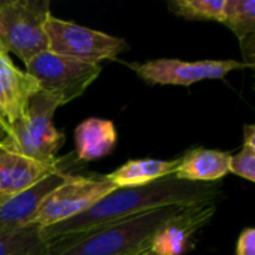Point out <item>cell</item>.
Instances as JSON below:
<instances>
[{
  "label": "cell",
  "instance_id": "9c48e42d",
  "mask_svg": "<svg viewBox=\"0 0 255 255\" xmlns=\"http://www.w3.org/2000/svg\"><path fill=\"white\" fill-rule=\"evenodd\" d=\"M215 209V202L184 206L154 232L145 248L136 255H184L193 236L211 221Z\"/></svg>",
  "mask_w": 255,
  "mask_h": 255
},
{
  "label": "cell",
  "instance_id": "ffe728a7",
  "mask_svg": "<svg viewBox=\"0 0 255 255\" xmlns=\"http://www.w3.org/2000/svg\"><path fill=\"white\" fill-rule=\"evenodd\" d=\"M236 255H255V230L253 227H248L241 233Z\"/></svg>",
  "mask_w": 255,
  "mask_h": 255
},
{
  "label": "cell",
  "instance_id": "8992f818",
  "mask_svg": "<svg viewBox=\"0 0 255 255\" xmlns=\"http://www.w3.org/2000/svg\"><path fill=\"white\" fill-rule=\"evenodd\" d=\"M45 33L48 51L84 63L100 64L103 60L117 58L128 48L124 39L57 18L52 13L46 19Z\"/></svg>",
  "mask_w": 255,
  "mask_h": 255
},
{
  "label": "cell",
  "instance_id": "7c38bea8",
  "mask_svg": "<svg viewBox=\"0 0 255 255\" xmlns=\"http://www.w3.org/2000/svg\"><path fill=\"white\" fill-rule=\"evenodd\" d=\"M61 161L58 158L54 164L39 163L0 145V197L18 194L51 173L63 170Z\"/></svg>",
  "mask_w": 255,
  "mask_h": 255
},
{
  "label": "cell",
  "instance_id": "4fadbf2b",
  "mask_svg": "<svg viewBox=\"0 0 255 255\" xmlns=\"http://www.w3.org/2000/svg\"><path fill=\"white\" fill-rule=\"evenodd\" d=\"M230 155V152L217 149H193L181 157V163L173 176L188 182H217L229 173Z\"/></svg>",
  "mask_w": 255,
  "mask_h": 255
},
{
  "label": "cell",
  "instance_id": "2e32d148",
  "mask_svg": "<svg viewBox=\"0 0 255 255\" xmlns=\"http://www.w3.org/2000/svg\"><path fill=\"white\" fill-rule=\"evenodd\" d=\"M0 255H48V242L39 227L0 233Z\"/></svg>",
  "mask_w": 255,
  "mask_h": 255
},
{
  "label": "cell",
  "instance_id": "6da1fadb",
  "mask_svg": "<svg viewBox=\"0 0 255 255\" xmlns=\"http://www.w3.org/2000/svg\"><path fill=\"white\" fill-rule=\"evenodd\" d=\"M218 194L220 187L214 184L181 181L170 175L146 185L118 187L96 202L84 214L55 226L40 229V235L49 242L61 236L82 233L157 208L215 202Z\"/></svg>",
  "mask_w": 255,
  "mask_h": 255
},
{
  "label": "cell",
  "instance_id": "44dd1931",
  "mask_svg": "<svg viewBox=\"0 0 255 255\" xmlns=\"http://www.w3.org/2000/svg\"><path fill=\"white\" fill-rule=\"evenodd\" d=\"M7 136H9V130H7V127H6L4 121H3L1 117H0V145L7 139Z\"/></svg>",
  "mask_w": 255,
  "mask_h": 255
},
{
  "label": "cell",
  "instance_id": "9a60e30c",
  "mask_svg": "<svg viewBox=\"0 0 255 255\" xmlns=\"http://www.w3.org/2000/svg\"><path fill=\"white\" fill-rule=\"evenodd\" d=\"M181 158L164 161V160H131L106 175V178L117 187H139L146 185L161 178L170 176L176 172Z\"/></svg>",
  "mask_w": 255,
  "mask_h": 255
},
{
  "label": "cell",
  "instance_id": "e0dca14e",
  "mask_svg": "<svg viewBox=\"0 0 255 255\" xmlns=\"http://www.w3.org/2000/svg\"><path fill=\"white\" fill-rule=\"evenodd\" d=\"M221 22L227 25L241 40L255 30L254 0H226Z\"/></svg>",
  "mask_w": 255,
  "mask_h": 255
},
{
  "label": "cell",
  "instance_id": "7a4b0ae2",
  "mask_svg": "<svg viewBox=\"0 0 255 255\" xmlns=\"http://www.w3.org/2000/svg\"><path fill=\"white\" fill-rule=\"evenodd\" d=\"M184 206L157 208L48 242V255H136L154 232Z\"/></svg>",
  "mask_w": 255,
  "mask_h": 255
},
{
  "label": "cell",
  "instance_id": "30bf717a",
  "mask_svg": "<svg viewBox=\"0 0 255 255\" xmlns=\"http://www.w3.org/2000/svg\"><path fill=\"white\" fill-rule=\"evenodd\" d=\"M69 176L70 175L63 170H58L18 194L0 197V233H12L33 227L42 202L55 188L64 184Z\"/></svg>",
  "mask_w": 255,
  "mask_h": 255
},
{
  "label": "cell",
  "instance_id": "5bb4252c",
  "mask_svg": "<svg viewBox=\"0 0 255 255\" xmlns=\"http://www.w3.org/2000/svg\"><path fill=\"white\" fill-rule=\"evenodd\" d=\"M117 143V128L109 120L87 118L75 128V148L82 161H96L106 157Z\"/></svg>",
  "mask_w": 255,
  "mask_h": 255
},
{
  "label": "cell",
  "instance_id": "52a82bcc",
  "mask_svg": "<svg viewBox=\"0 0 255 255\" xmlns=\"http://www.w3.org/2000/svg\"><path fill=\"white\" fill-rule=\"evenodd\" d=\"M115 188L118 187L106 176L82 178L70 175L64 184L55 188L42 202L33 221V227L45 229L72 220L88 211L96 202Z\"/></svg>",
  "mask_w": 255,
  "mask_h": 255
},
{
  "label": "cell",
  "instance_id": "5b68a950",
  "mask_svg": "<svg viewBox=\"0 0 255 255\" xmlns=\"http://www.w3.org/2000/svg\"><path fill=\"white\" fill-rule=\"evenodd\" d=\"M25 73L36 79L39 91L52 99L58 108L79 97L100 75L102 66L67 58L45 51L28 63Z\"/></svg>",
  "mask_w": 255,
  "mask_h": 255
},
{
  "label": "cell",
  "instance_id": "ac0fdd59",
  "mask_svg": "<svg viewBox=\"0 0 255 255\" xmlns=\"http://www.w3.org/2000/svg\"><path fill=\"white\" fill-rule=\"evenodd\" d=\"M226 0H172L170 10L187 19H211L221 22Z\"/></svg>",
  "mask_w": 255,
  "mask_h": 255
},
{
  "label": "cell",
  "instance_id": "3957f363",
  "mask_svg": "<svg viewBox=\"0 0 255 255\" xmlns=\"http://www.w3.org/2000/svg\"><path fill=\"white\" fill-rule=\"evenodd\" d=\"M57 108L43 93L34 94L25 112L9 126V136L1 145L39 163H57V154L64 143V134L54 126Z\"/></svg>",
  "mask_w": 255,
  "mask_h": 255
},
{
  "label": "cell",
  "instance_id": "8fae6325",
  "mask_svg": "<svg viewBox=\"0 0 255 255\" xmlns=\"http://www.w3.org/2000/svg\"><path fill=\"white\" fill-rule=\"evenodd\" d=\"M37 93L36 79L13 64L0 42V117L7 130L25 112L31 97Z\"/></svg>",
  "mask_w": 255,
  "mask_h": 255
},
{
  "label": "cell",
  "instance_id": "277c9868",
  "mask_svg": "<svg viewBox=\"0 0 255 255\" xmlns=\"http://www.w3.org/2000/svg\"><path fill=\"white\" fill-rule=\"evenodd\" d=\"M48 0H0V42L22 63L48 51Z\"/></svg>",
  "mask_w": 255,
  "mask_h": 255
},
{
  "label": "cell",
  "instance_id": "d6986e66",
  "mask_svg": "<svg viewBox=\"0 0 255 255\" xmlns=\"http://www.w3.org/2000/svg\"><path fill=\"white\" fill-rule=\"evenodd\" d=\"M244 146L242 149L235 154L230 155L229 160V172L250 181H255V126L253 124H247L244 127Z\"/></svg>",
  "mask_w": 255,
  "mask_h": 255
},
{
  "label": "cell",
  "instance_id": "ba28073f",
  "mask_svg": "<svg viewBox=\"0 0 255 255\" xmlns=\"http://www.w3.org/2000/svg\"><path fill=\"white\" fill-rule=\"evenodd\" d=\"M127 66L152 85H191L205 79H221L230 72L251 67L238 60L184 61L178 58H157L145 63H128Z\"/></svg>",
  "mask_w": 255,
  "mask_h": 255
}]
</instances>
